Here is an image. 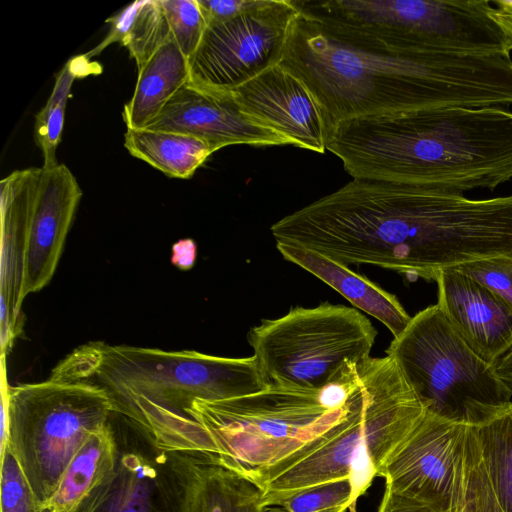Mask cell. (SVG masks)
<instances>
[{"label": "cell", "instance_id": "obj_5", "mask_svg": "<svg viewBox=\"0 0 512 512\" xmlns=\"http://www.w3.org/2000/svg\"><path fill=\"white\" fill-rule=\"evenodd\" d=\"M322 29L397 49L510 55L488 0H295Z\"/></svg>", "mask_w": 512, "mask_h": 512}, {"label": "cell", "instance_id": "obj_25", "mask_svg": "<svg viewBox=\"0 0 512 512\" xmlns=\"http://www.w3.org/2000/svg\"><path fill=\"white\" fill-rule=\"evenodd\" d=\"M88 58L83 55L70 59L58 72L49 99L37 113L34 124V138L43 156L44 168H53L59 163L56 150L60 143L64 122L65 109L74 80L81 76V69Z\"/></svg>", "mask_w": 512, "mask_h": 512}, {"label": "cell", "instance_id": "obj_18", "mask_svg": "<svg viewBox=\"0 0 512 512\" xmlns=\"http://www.w3.org/2000/svg\"><path fill=\"white\" fill-rule=\"evenodd\" d=\"M276 248L285 260L313 274L345 297L355 308L379 320L394 337L411 321L412 317L395 295L350 270L348 266L301 247L276 243Z\"/></svg>", "mask_w": 512, "mask_h": 512}, {"label": "cell", "instance_id": "obj_29", "mask_svg": "<svg viewBox=\"0 0 512 512\" xmlns=\"http://www.w3.org/2000/svg\"><path fill=\"white\" fill-rule=\"evenodd\" d=\"M1 455V512H48L42 510L17 458L6 447Z\"/></svg>", "mask_w": 512, "mask_h": 512}, {"label": "cell", "instance_id": "obj_11", "mask_svg": "<svg viewBox=\"0 0 512 512\" xmlns=\"http://www.w3.org/2000/svg\"><path fill=\"white\" fill-rule=\"evenodd\" d=\"M114 470L73 512H197L198 454L118 440Z\"/></svg>", "mask_w": 512, "mask_h": 512}, {"label": "cell", "instance_id": "obj_19", "mask_svg": "<svg viewBox=\"0 0 512 512\" xmlns=\"http://www.w3.org/2000/svg\"><path fill=\"white\" fill-rule=\"evenodd\" d=\"M189 80V60L171 37L138 69L122 112L127 129L146 128Z\"/></svg>", "mask_w": 512, "mask_h": 512}, {"label": "cell", "instance_id": "obj_34", "mask_svg": "<svg viewBox=\"0 0 512 512\" xmlns=\"http://www.w3.org/2000/svg\"><path fill=\"white\" fill-rule=\"evenodd\" d=\"M465 432V431H464ZM463 436L459 443V448L455 462V478H454V492L452 507L450 512H468L467 498L464 484V470H463V457H462V442Z\"/></svg>", "mask_w": 512, "mask_h": 512}, {"label": "cell", "instance_id": "obj_27", "mask_svg": "<svg viewBox=\"0 0 512 512\" xmlns=\"http://www.w3.org/2000/svg\"><path fill=\"white\" fill-rule=\"evenodd\" d=\"M352 487L348 479L300 490L276 503L286 512H346L351 507Z\"/></svg>", "mask_w": 512, "mask_h": 512}, {"label": "cell", "instance_id": "obj_13", "mask_svg": "<svg viewBox=\"0 0 512 512\" xmlns=\"http://www.w3.org/2000/svg\"><path fill=\"white\" fill-rule=\"evenodd\" d=\"M199 138L215 151L230 145H291L290 141L247 113L230 91L197 86L190 80L146 127Z\"/></svg>", "mask_w": 512, "mask_h": 512}, {"label": "cell", "instance_id": "obj_10", "mask_svg": "<svg viewBox=\"0 0 512 512\" xmlns=\"http://www.w3.org/2000/svg\"><path fill=\"white\" fill-rule=\"evenodd\" d=\"M298 15L294 0H263L228 21L208 25L188 59L190 82L231 91L279 64Z\"/></svg>", "mask_w": 512, "mask_h": 512}, {"label": "cell", "instance_id": "obj_36", "mask_svg": "<svg viewBox=\"0 0 512 512\" xmlns=\"http://www.w3.org/2000/svg\"><path fill=\"white\" fill-rule=\"evenodd\" d=\"M492 19L512 41V0L493 1Z\"/></svg>", "mask_w": 512, "mask_h": 512}, {"label": "cell", "instance_id": "obj_31", "mask_svg": "<svg viewBox=\"0 0 512 512\" xmlns=\"http://www.w3.org/2000/svg\"><path fill=\"white\" fill-rule=\"evenodd\" d=\"M101 342L84 345L63 360L53 371L49 379L61 382H88L100 355Z\"/></svg>", "mask_w": 512, "mask_h": 512}, {"label": "cell", "instance_id": "obj_24", "mask_svg": "<svg viewBox=\"0 0 512 512\" xmlns=\"http://www.w3.org/2000/svg\"><path fill=\"white\" fill-rule=\"evenodd\" d=\"M473 429L497 499L512 512V404Z\"/></svg>", "mask_w": 512, "mask_h": 512}, {"label": "cell", "instance_id": "obj_1", "mask_svg": "<svg viewBox=\"0 0 512 512\" xmlns=\"http://www.w3.org/2000/svg\"><path fill=\"white\" fill-rule=\"evenodd\" d=\"M280 64L313 94L328 131L380 113L512 105L510 55L397 49L330 33L300 11Z\"/></svg>", "mask_w": 512, "mask_h": 512}, {"label": "cell", "instance_id": "obj_16", "mask_svg": "<svg viewBox=\"0 0 512 512\" xmlns=\"http://www.w3.org/2000/svg\"><path fill=\"white\" fill-rule=\"evenodd\" d=\"M435 282L443 315L478 356L495 365L512 348V309L455 269L439 271Z\"/></svg>", "mask_w": 512, "mask_h": 512}, {"label": "cell", "instance_id": "obj_14", "mask_svg": "<svg viewBox=\"0 0 512 512\" xmlns=\"http://www.w3.org/2000/svg\"><path fill=\"white\" fill-rule=\"evenodd\" d=\"M241 107L291 145L325 153L328 129L322 110L307 86L276 64L230 91Z\"/></svg>", "mask_w": 512, "mask_h": 512}, {"label": "cell", "instance_id": "obj_35", "mask_svg": "<svg viewBox=\"0 0 512 512\" xmlns=\"http://www.w3.org/2000/svg\"><path fill=\"white\" fill-rule=\"evenodd\" d=\"M196 256V246L190 239L181 240L173 246L172 262L180 269H189Z\"/></svg>", "mask_w": 512, "mask_h": 512}, {"label": "cell", "instance_id": "obj_2", "mask_svg": "<svg viewBox=\"0 0 512 512\" xmlns=\"http://www.w3.org/2000/svg\"><path fill=\"white\" fill-rule=\"evenodd\" d=\"M326 149L352 178L456 194L494 190L512 179V111L451 107L355 117L328 131Z\"/></svg>", "mask_w": 512, "mask_h": 512}, {"label": "cell", "instance_id": "obj_28", "mask_svg": "<svg viewBox=\"0 0 512 512\" xmlns=\"http://www.w3.org/2000/svg\"><path fill=\"white\" fill-rule=\"evenodd\" d=\"M171 36L189 59L203 37L207 23L197 0H160Z\"/></svg>", "mask_w": 512, "mask_h": 512}, {"label": "cell", "instance_id": "obj_30", "mask_svg": "<svg viewBox=\"0 0 512 512\" xmlns=\"http://www.w3.org/2000/svg\"><path fill=\"white\" fill-rule=\"evenodd\" d=\"M452 269L473 279L512 309V257L485 258Z\"/></svg>", "mask_w": 512, "mask_h": 512}, {"label": "cell", "instance_id": "obj_12", "mask_svg": "<svg viewBox=\"0 0 512 512\" xmlns=\"http://www.w3.org/2000/svg\"><path fill=\"white\" fill-rule=\"evenodd\" d=\"M466 424L426 411L424 418L396 447L379 470L385 486L432 506L452 507L455 462Z\"/></svg>", "mask_w": 512, "mask_h": 512}, {"label": "cell", "instance_id": "obj_20", "mask_svg": "<svg viewBox=\"0 0 512 512\" xmlns=\"http://www.w3.org/2000/svg\"><path fill=\"white\" fill-rule=\"evenodd\" d=\"M118 451V439L109 423L93 431L76 451L56 490L41 509L73 512L114 470Z\"/></svg>", "mask_w": 512, "mask_h": 512}, {"label": "cell", "instance_id": "obj_33", "mask_svg": "<svg viewBox=\"0 0 512 512\" xmlns=\"http://www.w3.org/2000/svg\"><path fill=\"white\" fill-rule=\"evenodd\" d=\"M377 512H438L432 506L397 493L385 486Z\"/></svg>", "mask_w": 512, "mask_h": 512}, {"label": "cell", "instance_id": "obj_7", "mask_svg": "<svg viewBox=\"0 0 512 512\" xmlns=\"http://www.w3.org/2000/svg\"><path fill=\"white\" fill-rule=\"evenodd\" d=\"M91 379L108 391L116 412L123 415L140 404L187 415L185 409L195 399H228L268 386L254 356L229 358L102 342Z\"/></svg>", "mask_w": 512, "mask_h": 512}, {"label": "cell", "instance_id": "obj_32", "mask_svg": "<svg viewBox=\"0 0 512 512\" xmlns=\"http://www.w3.org/2000/svg\"><path fill=\"white\" fill-rule=\"evenodd\" d=\"M208 25L228 21L256 8L263 0H197Z\"/></svg>", "mask_w": 512, "mask_h": 512}, {"label": "cell", "instance_id": "obj_15", "mask_svg": "<svg viewBox=\"0 0 512 512\" xmlns=\"http://www.w3.org/2000/svg\"><path fill=\"white\" fill-rule=\"evenodd\" d=\"M81 197L82 190L65 164L40 168L25 254L22 301L53 277Z\"/></svg>", "mask_w": 512, "mask_h": 512}, {"label": "cell", "instance_id": "obj_4", "mask_svg": "<svg viewBox=\"0 0 512 512\" xmlns=\"http://www.w3.org/2000/svg\"><path fill=\"white\" fill-rule=\"evenodd\" d=\"M363 400L342 424L314 443L249 479L264 508L313 486L348 479L349 512L396 447L420 423L426 409L389 356L363 363Z\"/></svg>", "mask_w": 512, "mask_h": 512}, {"label": "cell", "instance_id": "obj_17", "mask_svg": "<svg viewBox=\"0 0 512 512\" xmlns=\"http://www.w3.org/2000/svg\"><path fill=\"white\" fill-rule=\"evenodd\" d=\"M40 168L15 170L0 182L1 267L0 299L17 332H22L21 290L30 218Z\"/></svg>", "mask_w": 512, "mask_h": 512}, {"label": "cell", "instance_id": "obj_3", "mask_svg": "<svg viewBox=\"0 0 512 512\" xmlns=\"http://www.w3.org/2000/svg\"><path fill=\"white\" fill-rule=\"evenodd\" d=\"M365 360L347 362L338 377L321 388L268 385L239 397L195 399L185 413L214 444L216 454L209 458L249 480L297 454L356 411L363 400Z\"/></svg>", "mask_w": 512, "mask_h": 512}, {"label": "cell", "instance_id": "obj_38", "mask_svg": "<svg viewBox=\"0 0 512 512\" xmlns=\"http://www.w3.org/2000/svg\"><path fill=\"white\" fill-rule=\"evenodd\" d=\"M263 512H286L283 508L280 506H270L263 510Z\"/></svg>", "mask_w": 512, "mask_h": 512}, {"label": "cell", "instance_id": "obj_37", "mask_svg": "<svg viewBox=\"0 0 512 512\" xmlns=\"http://www.w3.org/2000/svg\"><path fill=\"white\" fill-rule=\"evenodd\" d=\"M494 368L498 378L512 395V348L495 363Z\"/></svg>", "mask_w": 512, "mask_h": 512}, {"label": "cell", "instance_id": "obj_22", "mask_svg": "<svg viewBox=\"0 0 512 512\" xmlns=\"http://www.w3.org/2000/svg\"><path fill=\"white\" fill-rule=\"evenodd\" d=\"M107 22L111 23L109 33L85 55L87 58L118 41L128 49L139 69L172 37L160 0L135 1Z\"/></svg>", "mask_w": 512, "mask_h": 512}, {"label": "cell", "instance_id": "obj_8", "mask_svg": "<svg viewBox=\"0 0 512 512\" xmlns=\"http://www.w3.org/2000/svg\"><path fill=\"white\" fill-rule=\"evenodd\" d=\"M7 445L40 506L52 496L68 463L95 430L116 412L103 387L88 382L6 386Z\"/></svg>", "mask_w": 512, "mask_h": 512}, {"label": "cell", "instance_id": "obj_21", "mask_svg": "<svg viewBox=\"0 0 512 512\" xmlns=\"http://www.w3.org/2000/svg\"><path fill=\"white\" fill-rule=\"evenodd\" d=\"M124 146L135 158L172 178L189 179L216 152L191 135L149 128L127 129Z\"/></svg>", "mask_w": 512, "mask_h": 512}, {"label": "cell", "instance_id": "obj_9", "mask_svg": "<svg viewBox=\"0 0 512 512\" xmlns=\"http://www.w3.org/2000/svg\"><path fill=\"white\" fill-rule=\"evenodd\" d=\"M376 336L375 327L356 308L322 303L263 319L247 339L267 385L321 388L347 362L369 358Z\"/></svg>", "mask_w": 512, "mask_h": 512}, {"label": "cell", "instance_id": "obj_26", "mask_svg": "<svg viewBox=\"0 0 512 512\" xmlns=\"http://www.w3.org/2000/svg\"><path fill=\"white\" fill-rule=\"evenodd\" d=\"M462 457L468 512H504L484 467L472 425H466Z\"/></svg>", "mask_w": 512, "mask_h": 512}, {"label": "cell", "instance_id": "obj_6", "mask_svg": "<svg viewBox=\"0 0 512 512\" xmlns=\"http://www.w3.org/2000/svg\"><path fill=\"white\" fill-rule=\"evenodd\" d=\"M386 355L426 411L438 417L477 426L512 404L494 365L466 344L436 304L411 318Z\"/></svg>", "mask_w": 512, "mask_h": 512}, {"label": "cell", "instance_id": "obj_23", "mask_svg": "<svg viewBox=\"0 0 512 512\" xmlns=\"http://www.w3.org/2000/svg\"><path fill=\"white\" fill-rule=\"evenodd\" d=\"M197 512H263L262 493L244 476L199 454Z\"/></svg>", "mask_w": 512, "mask_h": 512}]
</instances>
